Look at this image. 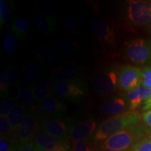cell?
Returning a JSON list of instances; mask_svg holds the SVG:
<instances>
[{
  "mask_svg": "<svg viewBox=\"0 0 151 151\" xmlns=\"http://www.w3.org/2000/svg\"><path fill=\"white\" fill-rule=\"evenodd\" d=\"M29 113V110L27 107L20 104L17 105L16 108L11 111L10 114L8 116V118L14 132Z\"/></svg>",
  "mask_w": 151,
  "mask_h": 151,
  "instance_id": "22",
  "label": "cell"
},
{
  "mask_svg": "<svg viewBox=\"0 0 151 151\" xmlns=\"http://www.w3.org/2000/svg\"><path fill=\"white\" fill-rule=\"evenodd\" d=\"M142 118L146 125L151 129V111H148L143 113Z\"/></svg>",
  "mask_w": 151,
  "mask_h": 151,
  "instance_id": "36",
  "label": "cell"
},
{
  "mask_svg": "<svg viewBox=\"0 0 151 151\" xmlns=\"http://www.w3.org/2000/svg\"><path fill=\"white\" fill-rule=\"evenodd\" d=\"M143 104H144V105H143V110L147 111H151V98L146 100V101H145Z\"/></svg>",
  "mask_w": 151,
  "mask_h": 151,
  "instance_id": "37",
  "label": "cell"
},
{
  "mask_svg": "<svg viewBox=\"0 0 151 151\" xmlns=\"http://www.w3.org/2000/svg\"><path fill=\"white\" fill-rule=\"evenodd\" d=\"M80 20L76 14H68L62 18L61 27L67 31H75L78 27Z\"/></svg>",
  "mask_w": 151,
  "mask_h": 151,
  "instance_id": "26",
  "label": "cell"
},
{
  "mask_svg": "<svg viewBox=\"0 0 151 151\" xmlns=\"http://www.w3.org/2000/svg\"><path fill=\"white\" fill-rule=\"evenodd\" d=\"M11 9L8 1L6 0L0 1V24L2 27L3 24L10 20Z\"/></svg>",
  "mask_w": 151,
  "mask_h": 151,
  "instance_id": "31",
  "label": "cell"
},
{
  "mask_svg": "<svg viewBox=\"0 0 151 151\" xmlns=\"http://www.w3.org/2000/svg\"><path fill=\"white\" fill-rule=\"evenodd\" d=\"M20 73L14 67H9L1 73L0 77V90L4 94L11 87L15 86L19 82Z\"/></svg>",
  "mask_w": 151,
  "mask_h": 151,
  "instance_id": "15",
  "label": "cell"
},
{
  "mask_svg": "<svg viewBox=\"0 0 151 151\" xmlns=\"http://www.w3.org/2000/svg\"><path fill=\"white\" fill-rule=\"evenodd\" d=\"M149 131L144 125L139 123L134 124L104 141L100 148L113 150L130 149L141 139L147 137Z\"/></svg>",
  "mask_w": 151,
  "mask_h": 151,
  "instance_id": "1",
  "label": "cell"
},
{
  "mask_svg": "<svg viewBox=\"0 0 151 151\" xmlns=\"http://www.w3.org/2000/svg\"><path fill=\"white\" fill-rule=\"evenodd\" d=\"M94 88L100 94L109 96L116 91L118 75L113 70H104L97 73L94 79Z\"/></svg>",
  "mask_w": 151,
  "mask_h": 151,
  "instance_id": "8",
  "label": "cell"
},
{
  "mask_svg": "<svg viewBox=\"0 0 151 151\" xmlns=\"http://www.w3.org/2000/svg\"><path fill=\"white\" fill-rule=\"evenodd\" d=\"M141 73H142L141 85L151 88V66L143 68L141 70Z\"/></svg>",
  "mask_w": 151,
  "mask_h": 151,
  "instance_id": "33",
  "label": "cell"
},
{
  "mask_svg": "<svg viewBox=\"0 0 151 151\" xmlns=\"http://www.w3.org/2000/svg\"><path fill=\"white\" fill-rule=\"evenodd\" d=\"M14 99L17 103L20 104V105L25 107L32 106L37 101L33 90L24 86L18 87Z\"/></svg>",
  "mask_w": 151,
  "mask_h": 151,
  "instance_id": "19",
  "label": "cell"
},
{
  "mask_svg": "<svg viewBox=\"0 0 151 151\" xmlns=\"http://www.w3.org/2000/svg\"><path fill=\"white\" fill-rule=\"evenodd\" d=\"M19 143L12 138L1 137L0 139V151H17Z\"/></svg>",
  "mask_w": 151,
  "mask_h": 151,
  "instance_id": "30",
  "label": "cell"
},
{
  "mask_svg": "<svg viewBox=\"0 0 151 151\" xmlns=\"http://www.w3.org/2000/svg\"><path fill=\"white\" fill-rule=\"evenodd\" d=\"M17 44L18 40L14 33H8L4 38L3 48L7 54L14 53L17 48Z\"/></svg>",
  "mask_w": 151,
  "mask_h": 151,
  "instance_id": "27",
  "label": "cell"
},
{
  "mask_svg": "<svg viewBox=\"0 0 151 151\" xmlns=\"http://www.w3.org/2000/svg\"><path fill=\"white\" fill-rule=\"evenodd\" d=\"M39 106L41 110L48 114L60 116L66 111V106L59 100L52 97L41 101Z\"/></svg>",
  "mask_w": 151,
  "mask_h": 151,
  "instance_id": "17",
  "label": "cell"
},
{
  "mask_svg": "<svg viewBox=\"0 0 151 151\" xmlns=\"http://www.w3.org/2000/svg\"><path fill=\"white\" fill-rule=\"evenodd\" d=\"M12 30L19 39L21 40H26L29 31V24L25 18L16 17L13 21Z\"/></svg>",
  "mask_w": 151,
  "mask_h": 151,
  "instance_id": "23",
  "label": "cell"
},
{
  "mask_svg": "<svg viewBox=\"0 0 151 151\" xmlns=\"http://www.w3.org/2000/svg\"><path fill=\"white\" fill-rule=\"evenodd\" d=\"M55 90L60 97L76 99L84 95L86 85L84 82H60L55 84Z\"/></svg>",
  "mask_w": 151,
  "mask_h": 151,
  "instance_id": "12",
  "label": "cell"
},
{
  "mask_svg": "<svg viewBox=\"0 0 151 151\" xmlns=\"http://www.w3.org/2000/svg\"><path fill=\"white\" fill-rule=\"evenodd\" d=\"M128 17L134 25L143 27L151 22V7L148 1H129Z\"/></svg>",
  "mask_w": 151,
  "mask_h": 151,
  "instance_id": "5",
  "label": "cell"
},
{
  "mask_svg": "<svg viewBox=\"0 0 151 151\" xmlns=\"http://www.w3.org/2000/svg\"><path fill=\"white\" fill-rule=\"evenodd\" d=\"M101 109L106 114L113 116H118L124 113L125 101L120 97L109 100L101 105Z\"/></svg>",
  "mask_w": 151,
  "mask_h": 151,
  "instance_id": "16",
  "label": "cell"
},
{
  "mask_svg": "<svg viewBox=\"0 0 151 151\" xmlns=\"http://www.w3.org/2000/svg\"><path fill=\"white\" fill-rule=\"evenodd\" d=\"M41 73V67L36 63L29 64L24 67L23 81L27 84H33L39 78Z\"/></svg>",
  "mask_w": 151,
  "mask_h": 151,
  "instance_id": "24",
  "label": "cell"
},
{
  "mask_svg": "<svg viewBox=\"0 0 151 151\" xmlns=\"http://www.w3.org/2000/svg\"><path fill=\"white\" fill-rule=\"evenodd\" d=\"M148 2L149 4V5H150V7H151V0H150V1H148Z\"/></svg>",
  "mask_w": 151,
  "mask_h": 151,
  "instance_id": "39",
  "label": "cell"
},
{
  "mask_svg": "<svg viewBox=\"0 0 151 151\" xmlns=\"http://www.w3.org/2000/svg\"><path fill=\"white\" fill-rule=\"evenodd\" d=\"M92 32L100 43L104 45H112L116 41L114 29L110 24L102 19H96L92 22Z\"/></svg>",
  "mask_w": 151,
  "mask_h": 151,
  "instance_id": "11",
  "label": "cell"
},
{
  "mask_svg": "<svg viewBox=\"0 0 151 151\" xmlns=\"http://www.w3.org/2000/svg\"><path fill=\"white\" fill-rule=\"evenodd\" d=\"M130 151H151V138L146 137L134 145Z\"/></svg>",
  "mask_w": 151,
  "mask_h": 151,
  "instance_id": "32",
  "label": "cell"
},
{
  "mask_svg": "<svg viewBox=\"0 0 151 151\" xmlns=\"http://www.w3.org/2000/svg\"><path fill=\"white\" fill-rule=\"evenodd\" d=\"M142 73L141 69L131 65L120 68L118 76V86L123 91L129 92L141 85Z\"/></svg>",
  "mask_w": 151,
  "mask_h": 151,
  "instance_id": "6",
  "label": "cell"
},
{
  "mask_svg": "<svg viewBox=\"0 0 151 151\" xmlns=\"http://www.w3.org/2000/svg\"><path fill=\"white\" fill-rule=\"evenodd\" d=\"M40 130L62 140H67L69 128L65 122L45 116L39 117Z\"/></svg>",
  "mask_w": 151,
  "mask_h": 151,
  "instance_id": "9",
  "label": "cell"
},
{
  "mask_svg": "<svg viewBox=\"0 0 151 151\" xmlns=\"http://www.w3.org/2000/svg\"><path fill=\"white\" fill-rule=\"evenodd\" d=\"M131 149V148H130ZM130 149H125V150H113V149H101L99 151H130Z\"/></svg>",
  "mask_w": 151,
  "mask_h": 151,
  "instance_id": "38",
  "label": "cell"
},
{
  "mask_svg": "<svg viewBox=\"0 0 151 151\" xmlns=\"http://www.w3.org/2000/svg\"><path fill=\"white\" fill-rule=\"evenodd\" d=\"M33 92L36 99L40 101L50 98L52 93L51 81L48 78L41 79L34 87Z\"/></svg>",
  "mask_w": 151,
  "mask_h": 151,
  "instance_id": "18",
  "label": "cell"
},
{
  "mask_svg": "<svg viewBox=\"0 0 151 151\" xmlns=\"http://www.w3.org/2000/svg\"><path fill=\"white\" fill-rule=\"evenodd\" d=\"M73 151H93L84 141L73 143Z\"/></svg>",
  "mask_w": 151,
  "mask_h": 151,
  "instance_id": "35",
  "label": "cell"
},
{
  "mask_svg": "<svg viewBox=\"0 0 151 151\" xmlns=\"http://www.w3.org/2000/svg\"><path fill=\"white\" fill-rule=\"evenodd\" d=\"M39 151H71L67 140H62L39 130L34 140Z\"/></svg>",
  "mask_w": 151,
  "mask_h": 151,
  "instance_id": "7",
  "label": "cell"
},
{
  "mask_svg": "<svg viewBox=\"0 0 151 151\" xmlns=\"http://www.w3.org/2000/svg\"><path fill=\"white\" fill-rule=\"evenodd\" d=\"M39 130V116L29 113L16 129L14 137L20 144L32 142Z\"/></svg>",
  "mask_w": 151,
  "mask_h": 151,
  "instance_id": "4",
  "label": "cell"
},
{
  "mask_svg": "<svg viewBox=\"0 0 151 151\" xmlns=\"http://www.w3.org/2000/svg\"><path fill=\"white\" fill-rule=\"evenodd\" d=\"M140 120L139 113L134 111H129L111 117L100 124L94 134V139L97 141H106L125 128L138 124Z\"/></svg>",
  "mask_w": 151,
  "mask_h": 151,
  "instance_id": "2",
  "label": "cell"
},
{
  "mask_svg": "<svg viewBox=\"0 0 151 151\" xmlns=\"http://www.w3.org/2000/svg\"><path fill=\"white\" fill-rule=\"evenodd\" d=\"M16 106L17 102L14 99L4 98L0 103V115L1 116H8Z\"/></svg>",
  "mask_w": 151,
  "mask_h": 151,
  "instance_id": "29",
  "label": "cell"
},
{
  "mask_svg": "<svg viewBox=\"0 0 151 151\" xmlns=\"http://www.w3.org/2000/svg\"><path fill=\"white\" fill-rule=\"evenodd\" d=\"M0 134L1 137L12 138L14 137V132L9 122L8 116H0Z\"/></svg>",
  "mask_w": 151,
  "mask_h": 151,
  "instance_id": "28",
  "label": "cell"
},
{
  "mask_svg": "<svg viewBox=\"0 0 151 151\" xmlns=\"http://www.w3.org/2000/svg\"><path fill=\"white\" fill-rule=\"evenodd\" d=\"M17 151H39V150H37V147H36L35 142H34V141H32V142L22 143V144L19 143Z\"/></svg>",
  "mask_w": 151,
  "mask_h": 151,
  "instance_id": "34",
  "label": "cell"
},
{
  "mask_svg": "<svg viewBox=\"0 0 151 151\" xmlns=\"http://www.w3.org/2000/svg\"><path fill=\"white\" fill-rule=\"evenodd\" d=\"M127 58L135 64H148L151 62V40L136 39L124 43Z\"/></svg>",
  "mask_w": 151,
  "mask_h": 151,
  "instance_id": "3",
  "label": "cell"
},
{
  "mask_svg": "<svg viewBox=\"0 0 151 151\" xmlns=\"http://www.w3.org/2000/svg\"><path fill=\"white\" fill-rule=\"evenodd\" d=\"M37 58L49 65H53L58 61V55L55 50L46 43H42L39 46Z\"/></svg>",
  "mask_w": 151,
  "mask_h": 151,
  "instance_id": "21",
  "label": "cell"
},
{
  "mask_svg": "<svg viewBox=\"0 0 151 151\" xmlns=\"http://www.w3.org/2000/svg\"><path fill=\"white\" fill-rule=\"evenodd\" d=\"M58 50L65 53H72L80 50L81 46L76 41L71 39H60L56 43Z\"/></svg>",
  "mask_w": 151,
  "mask_h": 151,
  "instance_id": "25",
  "label": "cell"
},
{
  "mask_svg": "<svg viewBox=\"0 0 151 151\" xmlns=\"http://www.w3.org/2000/svg\"><path fill=\"white\" fill-rule=\"evenodd\" d=\"M127 98L129 104V111H134L141 102L151 98V88L140 86L127 92Z\"/></svg>",
  "mask_w": 151,
  "mask_h": 151,
  "instance_id": "14",
  "label": "cell"
},
{
  "mask_svg": "<svg viewBox=\"0 0 151 151\" xmlns=\"http://www.w3.org/2000/svg\"><path fill=\"white\" fill-rule=\"evenodd\" d=\"M51 78L54 82H84L81 78L80 70L71 65L62 66L52 72Z\"/></svg>",
  "mask_w": 151,
  "mask_h": 151,
  "instance_id": "13",
  "label": "cell"
},
{
  "mask_svg": "<svg viewBox=\"0 0 151 151\" xmlns=\"http://www.w3.org/2000/svg\"><path fill=\"white\" fill-rule=\"evenodd\" d=\"M36 22L41 31L46 35H50L55 31L57 19L54 15H42L38 16Z\"/></svg>",
  "mask_w": 151,
  "mask_h": 151,
  "instance_id": "20",
  "label": "cell"
},
{
  "mask_svg": "<svg viewBox=\"0 0 151 151\" xmlns=\"http://www.w3.org/2000/svg\"><path fill=\"white\" fill-rule=\"evenodd\" d=\"M97 127L96 120H86L69 128L68 137L72 142L84 141L91 136Z\"/></svg>",
  "mask_w": 151,
  "mask_h": 151,
  "instance_id": "10",
  "label": "cell"
}]
</instances>
